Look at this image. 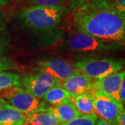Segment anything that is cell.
<instances>
[{
    "label": "cell",
    "mask_w": 125,
    "mask_h": 125,
    "mask_svg": "<svg viewBox=\"0 0 125 125\" xmlns=\"http://www.w3.org/2000/svg\"><path fill=\"white\" fill-rule=\"evenodd\" d=\"M93 99L94 113L111 125H120L124 105L108 94L99 91L90 92Z\"/></svg>",
    "instance_id": "8992f818"
},
{
    "label": "cell",
    "mask_w": 125,
    "mask_h": 125,
    "mask_svg": "<svg viewBox=\"0 0 125 125\" xmlns=\"http://www.w3.org/2000/svg\"><path fill=\"white\" fill-rule=\"evenodd\" d=\"M35 70L45 72L61 82L73 75L81 73L74 62L59 58H49L38 61Z\"/></svg>",
    "instance_id": "ba28073f"
},
{
    "label": "cell",
    "mask_w": 125,
    "mask_h": 125,
    "mask_svg": "<svg viewBox=\"0 0 125 125\" xmlns=\"http://www.w3.org/2000/svg\"><path fill=\"white\" fill-rule=\"evenodd\" d=\"M21 86L35 97L42 99L52 88L61 86V81L45 72L35 70L20 78Z\"/></svg>",
    "instance_id": "52a82bcc"
},
{
    "label": "cell",
    "mask_w": 125,
    "mask_h": 125,
    "mask_svg": "<svg viewBox=\"0 0 125 125\" xmlns=\"http://www.w3.org/2000/svg\"><path fill=\"white\" fill-rule=\"evenodd\" d=\"M125 81L122 83V84L121 85L120 89V92H119V98H120V102L123 105L125 104Z\"/></svg>",
    "instance_id": "7402d4cb"
},
{
    "label": "cell",
    "mask_w": 125,
    "mask_h": 125,
    "mask_svg": "<svg viewBox=\"0 0 125 125\" xmlns=\"http://www.w3.org/2000/svg\"><path fill=\"white\" fill-rule=\"evenodd\" d=\"M9 0H0V10L9 3Z\"/></svg>",
    "instance_id": "cb8c5ba5"
},
{
    "label": "cell",
    "mask_w": 125,
    "mask_h": 125,
    "mask_svg": "<svg viewBox=\"0 0 125 125\" xmlns=\"http://www.w3.org/2000/svg\"><path fill=\"white\" fill-rule=\"evenodd\" d=\"M15 86H21L20 76L17 73L11 71L0 72V93Z\"/></svg>",
    "instance_id": "2e32d148"
},
{
    "label": "cell",
    "mask_w": 125,
    "mask_h": 125,
    "mask_svg": "<svg viewBox=\"0 0 125 125\" xmlns=\"http://www.w3.org/2000/svg\"><path fill=\"white\" fill-rule=\"evenodd\" d=\"M17 69V65L15 62L8 57L0 54V72L11 71Z\"/></svg>",
    "instance_id": "d6986e66"
},
{
    "label": "cell",
    "mask_w": 125,
    "mask_h": 125,
    "mask_svg": "<svg viewBox=\"0 0 125 125\" xmlns=\"http://www.w3.org/2000/svg\"><path fill=\"white\" fill-rule=\"evenodd\" d=\"M51 110L62 123L70 122L81 115L72 101L58 106H51Z\"/></svg>",
    "instance_id": "5bb4252c"
},
{
    "label": "cell",
    "mask_w": 125,
    "mask_h": 125,
    "mask_svg": "<svg viewBox=\"0 0 125 125\" xmlns=\"http://www.w3.org/2000/svg\"><path fill=\"white\" fill-rule=\"evenodd\" d=\"M27 121L26 114L19 111L0 97V125H23Z\"/></svg>",
    "instance_id": "30bf717a"
},
{
    "label": "cell",
    "mask_w": 125,
    "mask_h": 125,
    "mask_svg": "<svg viewBox=\"0 0 125 125\" xmlns=\"http://www.w3.org/2000/svg\"><path fill=\"white\" fill-rule=\"evenodd\" d=\"M106 1H111V0H106Z\"/></svg>",
    "instance_id": "484cf974"
},
{
    "label": "cell",
    "mask_w": 125,
    "mask_h": 125,
    "mask_svg": "<svg viewBox=\"0 0 125 125\" xmlns=\"http://www.w3.org/2000/svg\"><path fill=\"white\" fill-rule=\"evenodd\" d=\"M97 115L94 114L81 115L73 120L66 123H62L60 125H95L97 120Z\"/></svg>",
    "instance_id": "e0dca14e"
},
{
    "label": "cell",
    "mask_w": 125,
    "mask_h": 125,
    "mask_svg": "<svg viewBox=\"0 0 125 125\" xmlns=\"http://www.w3.org/2000/svg\"><path fill=\"white\" fill-rule=\"evenodd\" d=\"M10 43V38L6 28L3 23L0 22V54H3Z\"/></svg>",
    "instance_id": "ac0fdd59"
},
{
    "label": "cell",
    "mask_w": 125,
    "mask_h": 125,
    "mask_svg": "<svg viewBox=\"0 0 125 125\" xmlns=\"http://www.w3.org/2000/svg\"><path fill=\"white\" fill-rule=\"evenodd\" d=\"M110 1L117 10L125 15V0H111Z\"/></svg>",
    "instance_id": "44dd1931"
},
{
    "label": "cell",
    "mask_w": 125,
    "mask_h": 125,
    "mask_svg": "<svg viewBox=\"0 0 125 125\" xmlns=\"http://www.w3.org/2000/svg\"><path fill=\"white\" fill-rule=\"evenodd\" d=\"M74 66L81 74L93 80H98L117 72L125 65L122 59L108 56H85L77 57Z\"/></svg>",
    "instance_id": "3957f363"
},
{
    "label": "cell",
    "mask_w": 125,
    "mask_h": 125,
    "mask_svg": "<svg viewBox=\"0 0 125 125\" xmlns=\"http://www.w3.org/2000/svg\"><path fill=\"white\" fill-rule=\"evenodd\" d=\"M31 5L40 6H65L68 0H27Z\"/></svg>",
    "instance_id": "ffe728a7"
},
{
    "label": "cell",
    "mask_w": 125,
    "mask_h": 125,
    "mask_svg": "<svg viewBox=\"0 0 125 125\" xmlns=\"http://www.w3.org/2000/svg\"><path fill=\"white\" fill-rule=\"evenodd\" d=\"M122 42H110L79 31L72 32L67 37L64 45L73 52L91 53L115 51L122 48Z\"/></svg>",
    "instance_id": "277c9868"
},
{
    "label": "cell",
    "mask_w": 125,
    "mask_h": 125,
    "mask_svg": "<svg viewBox=\"0 0 125 125\" xmlns=\"http://www.w3.org/2000/svg\"><path fill=\"white\" fill-rule=\"evenodd\" d=\"M94 80L79 73L61 82V87L72 95L90 92Z\"/></svg>",
    "instance_id": "8fae6325"
},
{
    "label": "cell",
    "mask_w": 125,
    "mask_h": 125,
    "mask_svg": "<svg viewBox=\"0 0 125 125\" xmlns=\"http://www.w3.org/2000/svg\"><path fill=\"white\" fill-rule=\"evenodd\" d=\"M28 125V124H25V125Z\"/></svg>",
    "instance_id": "d4e9b609"
},
{
    "label": "cell",
    "mask_w": 125,
    "mask_h": 125,
    "mask_svg": "<svg viewBox=\"0 0 125 125\" xmlns=\"http://www.w3.org/2000/svg\"><path fill=\"white\" fill-rule=\"evenodd\" d=\"M66 6L31 5L24 9L20 15L22 23L36 31H45L57 27L65 15Z\"/></svg>",
    "instance_id": "7a4b0ae2"
},
{
    "label": "cell",
    "mask_w": 125,
    "mask_h": 125,
    "mask_svg": "<svg viewBox=\"0 0 125 125\" xmlns=\"http://www.w3.org/2000/svg\"><path fill=\"white\" fill-rule=\"evenodd\" d=\"M26 124L30 125H60L62 122L55 116L51 106L47 109L27 115Z\"/></svg>",
    "instance_id": "7c38bea8"
},
{
    "label": "cell",
    "mask_w": 125,
    "mask_h": 125,
    "mask_svg": "<svg viewBox=\"0 0 125 125\" xmlns=\"http://www.w3.org/2000/svg\"><path fill=\"white\" fill-rule=\"evenodd\" d=\"M111 125L110 124H108V122H106L105 120H102V118L97 117V120L96 121V125Z\"/></svg>",
    "instance_id": "603a6c76"
},
{
    "label": "cell",
    "mask_w": 125,
    "mask_h": 125,
    "mask_svg": "<svg viewBox=\"0 0 125 125\" xmlns=\"http://www.w3.org/2000/svg\"><path fill=\"white\" fill-rule=\"evenodd\" d=\"M76 31L110 42L125 39V15L114 8L110 1L89 0L80 5L73 17Z\"/></svg>",
    "instance_id": "6da1fadb"
},
{
    "label": "cell",
    "mask_w": 125,
    "mask_h": 125,
    "mask_svg": "<svg viewBox=\"0 0 125 125\" xmlns=\"http://www.w3.org/2000/svg\"><path fill=\"white\" fill-rule=\"evenodd\" d=\"M0 97L26 115L43 111L50 106L42 99L35 97L22 86H15L1 92Z\"/></svg>",
    "instance_id": "5b68a950"
},
{
    "label": "cell",
    "mask_w": 125,
    "mask_h": 125,
    "mask_svg": "<svg viewBox=\"0 0 125 125\" xmlns=\"http://www.w3.org/2000/svg\"><path fill=\"white\" fill-rule=\"evenodd\" d=\"M125 79V72L124 70L113 73L102 79L94 80L90 92L99 91L113 97L120 102L119 92Z\"/></svg>",
    "instance_id": "9c48e42d"
},
{
    "label": "cell",
    "mask_w": 125,
    "mask_h": 125,
    "mask_svg": "<svg viewBox=\"0 0 125 125\" xmlns=\"http://www.w3.org/2000/svg\"><path fill=\"white\" fill-rule=\"evenodd\" d=\"M72 96L61 86H57L48 90L42 97V100L50 106H55L71 102Z\"/></svg>",
    "instance_id": "4fadbf2b"
},
{
    "label": "cell",
    "mask_w": 125,
    "mask_h": 125,
    "mask_svg": "<svg viewBox=\"0 0 125 125\" xmlns=\"http://www.w3.org/2000/svg\"><path fill=\"white\" fill-rule=\"evenodd\" d=\"M72 102L81 115L94 114L93 99L90 92L73 95Z\"/></svg>",
    "instance_id": "9a60e30c"
}]
</instances>
